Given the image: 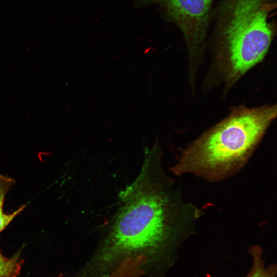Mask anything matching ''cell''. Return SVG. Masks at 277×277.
<instances>
[{
  "label": "cell",
  "instance_id": "cell-8",
  "mask_svg": "<svg viewBox=\"0 0 277 277\" xmlns=\"http://www.w3.org/2000/svg\"><path fill=\"white\" fill-rule=\"evenodd\" d=\"M61 275L58 277H61ZM107 277H133V273L129 267L121 264L116 267Z\"/></svg>",
  "mask_w": 277,
  "mask_h": 277
},
{
  "label": "cell",
  "instance_id": "cell-2",
  "mask_svg": "<svg viewBox=\"0 0 277 277\" xmlns=\"http://www.w3.org/2000/svg\"><path fill=\"white\" fill-rule=\"evenodd\" d=\"M276 116V105L233 108L183 151L171 172L210 182L231 176L248 162Z\"/></svg>",
  "mask_w": 277,
  "mask_h": 277
},
{
  "label": "cell",
  "instance_id": "cell-5",
  "mask_svg": "<svg viewBox=\"0 0 277 277\" xmlns=\"http://www.w3.org/2000/svg\"><path fill=\"white\" fill-rule=\"evenodd\" d=\"M249 253L252 257V264L250 270L245 277H276V264L265 267L263 259V249L259 245L250 247Z\"/></svg>",
  "mask_w": 277,
  "mask_h": 277
},
{
  "label": "cell",
  "instance_id": "cell-4",
  "mask_svg": "<svg viewBox=\"0 0 277 277\" xmlns=\"http://www.w3.org/2000/svg\"><path fill=\"white\" fill-rule=\"evenodd\" d=\"M216 0H135L138 7L156 6L164 19L175 25L185 42L190 75L204 57Z\"/></svg>",
  "mask_w": 277,
  "mask_h": 277
},
{
  "label": "cell",
  "instance_id": "cell-3",
  "mask_svg": "<svg viewBox=\"0 0 277 277\" xmlns=\"http://www.w3.org/2000/svg\"><path fill=\"white\" fill-rule=\"evenodd\" d=\"M277 0H216L207 39L227 88L261 62L276 35Z\"/></svg>",
  "mask_w": 277,
  "mask_h": 277
},
{
  "label": "cell",
  "instance_id": "cell-7",
  "mask_svg": "<svg viewBox=\"0 0 277 277\" xmlns=\"http://www.w3.org/2000/svg\"><path fill=\"white\" fill-rule=\"evenodd\" d=\"M23 263L18 254L7 258L0 250V277H18Z\"/></svg>",
  "mask_w": 277,
  "mask_h": 277
},
{
  "label": "cell",
  "instance_id": "cell-6",
  "mask_svg": "<svg viewBox=\"0 0 277 277\" xmlns=\"http://www.w3.org/2000/svg\"><path fill=\"white\" fill-rule=\"evenodd\" d=\"M15 182L14 179L0 174V233L26 206V205H23L10 213H7L4 211L3 206L6 195L14 185Z\"/></svg>",
  "mask_w": 277,
  "mask_h": 277
},
{
  "label": "cell",
  "instance_id": "cell-1",
  "mask_svg": "<svg viewBox=\"0 0 277 277\" xmlns=\"http://www.w3.org/2000/svg\"><path fill=\"white\" fill-rule=\"evenodd\" d=\"M203 211L184 197L175 180L165 171L157 144L144 152L135 179L118 194V206L105 223L91 267L107 277L125 258L149 261L175 256L195 234Z\"/></svg>",
  "mask_w": 277,
  "mask_h": 277
}]
</instances>
